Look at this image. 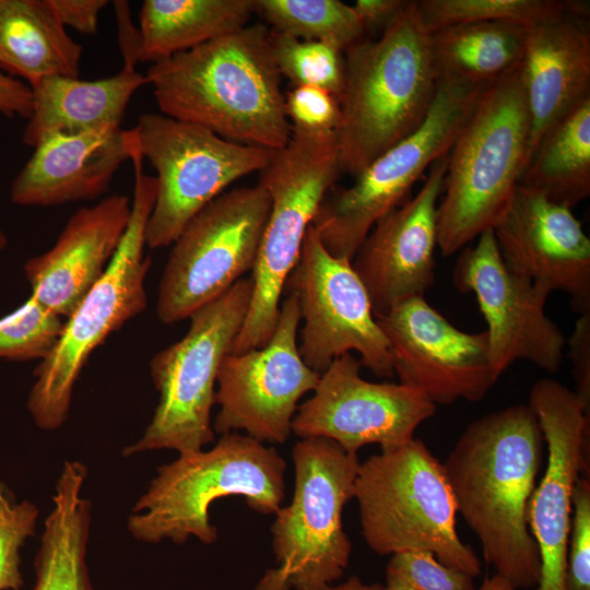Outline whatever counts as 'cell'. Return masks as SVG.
<instances>
[{"label": "cell", "mask_w": 590, "mask_h": 590, "mask_svg": "<svg viewBox=\"0 0 590 590\" xmlns=\"http://www.w3.org/2000/svg\"><path fill=\"white\" fill-rule=\"evenodd\" d=\"M375 318L388 341L394 376L435 405L460 399L481 401L499 378L489 358L486 332L459 330L424 296Z\"/></svg>", "instance_id": "obj_19"}, {"label": "cell", "mask_w": 590, "mask_h": 590, "mask_svg": "<svg viewBox=\"0 0 590 590\" xmlns=\"http://www.w3.org/2000/svg\"><path fill=\"white\" fill-rule=\"evenodd\" d=\"M131 144L133 201L121 243L104 275L64 321L52 351L34 370L27 410L44 430H56L67 422L75 381L90 354L148 304L144 282L151 260L144 256L145 229L157 180L143 173L144 158L137 142Z\"/></svg>", "instance_id": "obj_6"}, {"label": "cell", "mask_w": 590, "mask_h": 590, "mask_svg": "<svg viewBox=\"0 0 590 590\" xmlns=\"http://www.w3.org/2000/svg\"><path fill=\"white\" fill-rule=\"evenodd\" d=\"M528 405L547 446L544 475L527 510L540 555L535 590H565L574 488L580 476L590 477V409L573 390L550 378L532 386Z\"/></svg>", "instance_id": "obj_16"}, {"label": "cell", "mask_w": 590, "mask_h": 590, "mask_svg": "<svg viewBox=\"0 0 590 590\" xmlns=\"http://www.w3.org/2000/svg\"><path fill=\"white\" fill-rule=\"evenodd\" d=\"M285 287L298 298V352L309 368L321 375L334 358L355 351L377 377L394 376L388 341L352 261L330 255L311 224Z\"/></svg>", "instance_id": "obj_14"}, {"label": "cell", "mask_w": 590, "mask_h": 590, "mask_svg": "<svg viewBox=\"0 0 590 590\" xmlns=\"http://www.w3.org/2000/svg\"><path fill=\"white\" fill-rule=\"evenodd\" d=\"M256 12L257 0H145L138 61L155 63L234 33Z\"/></svg>", "instance_id": "obj_28"}, {"label": "cell", "mask_w": 590, "mask_h": 590, "mask_svg": "<svg viewBox=\"0 0 590 590\" xmlns=\"http://www.w3.org/2000/svg\"><path fill=\"white\" fill-rule=\"evenodd\" d=\"M294 492L275 511L271 527L275 566L255 590H329L342 577L352 552L342 512L354 498L356 453L322 438L293 448Z\"/></svg>", "instance_id": "obj_8"}, {"label": "cell", "mask_w": 590, "mask_h": 590, "mask_svg": "<svg viewBox=\"0 0 590 590\" xmlns=\"http://www.w3.org/2000/svg\"><path fill=\"white\" fill-rule=\"evenodd\" d=\"M519 185L573 208L590 196V97L581 102L543 135Z\"/></svg>", "instance_id": "obj_30"}, {"label": "cell", "mask_w": 590, "mask_h": 590, "mask_svg": "<svg viewBox=\"0 0 590 590\" xmlns=\"http://www.w3.org/2000/svg\"><path fill=\"white\" fill-rule=\"evenodd\" d=\"M337 144L341 174L356 177L424 122L437 92L429 32L416 0L377 39L343 51Z\"/></svg>", "instance_id": "obj_3"}, {"label": "cell", "mask_w": 590, "mask_h": 590, "mask_svg": "<svg viewBox=\"0 0 590 590\" xmlns=\"http://www.w3.org/2000/svg\"><path fill=\"white\" fill-rule=\"evenodd\" d=\"M299 322L298 298L288 293L269 342L224 357L216 378L220 411L212 425L214 433L244 430L262 444L288 439L298 401L314 391L320 378L299 355Z\"/></svg>", "instance_id": "obj_15"}, {"label": "cell", "mask_w": 590, "mask_h": 590, "mask_svg": "<svg viewBox=\"0 0 590 590\" xmlns=\"http://www.w3.org/2000/svg\"><path fill=\"white\" fill-rule=\"evenodd\" d=\"M354 498L362 534L375 553L425 551L473 578L481 574L477 555L458 535L457 505L442 463L421 439L362 462Z\"/></svg>", "instance_id": "obj_7"}, {"label": "cell", "mask_w": 590, "mask_h": 590, "mask_svg": "<svg viewBox=\"0 0 590 590\" xmlns=\"http://www.w3.org/2000/svg\"><path fill=\"white\" fill-rule=\"evenodd\" d=\"M269 42L279 72L294 86H318L339 99L344 80V60L341 50L320 42L302 40L273 30L270 31Z\"/></svg>", "instance_id": "obj_33"}, {"label": "cell", "mask_w": 590, "mask_h": 590, "mask_svg": "<svg viewBox=\"0 0 590 590\" xmlns=\"http://www.w3.org/2000/svg\"><path fill=\"white\" fill-rule=\"evenodd\" d=\"M33 110V91L30 85L0 70V113L13 118L28 119Z\"/></svg>", "instance_id": "obj_42"}, {"label": "cell", "mask_w": 590, "mask_h": 590, "mask_svg": "<svg viewBox=\"0 0 590 590\" xmlns=\"http://www.w3.org/2000/svg\"><path fill=\"white\" fill-rule=\"evenodd\" d=\"M251 294V278L239 279L189 317L179 341L153 356L150 373L158 402L141 437L127 445L122 456L161 449L185 455L214 441L211 411L217 373L243 327Z\"/></svg>", "instance_id": "obj_10"}, {"label": "cell", "mask_w": 590, "mask_h": 590, "mask_svg": "<svg viewBox=\"0 0 590 590\" xmlns=\"http://www.w3.org/2000/svg\"><path fill=\"white\" fill-rule=\"evenodd\" d=\"M285 113L292 132L296 133H333L340 121L339 99L312 85L294 86L285 95Z\"/></svg>", "instance_id": "obj_37"}, {"label": "cell", "mask_w": 590, "mask_h": 590, "mask_svg": "<svg viewBox=\"0 0 590 590\" xmlns=\"http://www.w3.org/2000/svg\"><path fill=\"white\" fill-rule=\"evenodd\" d=\"M521 71L530 122L527 164L546 131L590 97L587 21L565 14L529 28Z\"/></svg>", "instance_id": "obj_24"}, {"label": "cell", "mask_w": 590, "mask_h": 590, "mask_svg": "<svg viewBox=\"0 0 590 590\" xmlns=\"http://www.w3.org/2000/svg\"><path fill=\"white\" fill-rule=\"evenodd\" d=\"M373 590H389V589L381 585H373Z\"/></svg>", "instance_id": "obj_46"}, {"label": "cell", "mask_w": 590, "mask_h": 590, "mask_svg": "<svg viewBox=\"0 0 590 590\" xmlns=\"http://www.w3.org/2000/svg\"><path fill=\"white\" fill-rule=\"evenodd\" d=\"M329 590H373V585H365L358 577L352 576L339 586H332Z\"/></svg>", "instance_id": "obj_44"}, {"label": "cell", "mask_w": 590, "mask_h": 590, "mask_svg": "<svg viewBox=\"0 0 590 590\" xmlns=\"http://www.w3.org/2000/svg\"><path fill=\"white\" fill-rule=\"evenodd\" d=\"M529 28L499 22L452 25L429 32L437 81L487 86L522 61Z\"/></svg>", "instance_id": "obj_29"}, {"label": "cell", "mask_w": 590, "mask_h": 590, "mask_svg": "<svg viewBox=\"0 0 590 590\" xmlns=\"http://www.w3.org/2000/svg\"><path fill=\"white\" fill-rule=\"evenodd\" d=\"M493 231L510 270L568 294L578 315L590 310V239L570 208L518 185Z\"/></svg>", "instance_id": "obj_21"}, {"label": "cell", "mask_w": 590, "mask_h": 590, "mask_svg": "<svg viewBox=\"0 0 590 590\" xmlns=\"http://www.w3.org/2000/svg\"><path fill=\"white\" fill-rule=\"evenodd\" d=\"M385 587L389 590H475L472 576L440 563L425 551L391 555Z\"/></svg>", "instance_id": "obj_36"}, {"label": "cell", "mask_w": 590, "mask_h": 590, "mask_svg": "<svg viewBox=\"0 0 590 590\" xmlns=\"http://www.w3.org/2000/svg\"><path fill=\"white\" fill-rule=\"evenodd\" d=\"M544 444L534 412L516 404L470 423L442 462L485 562L516 590L535 588L540 577L527 510Z\"/></svg>", "instance_id": "obj_1"}, {"label": "cell", "mask_w": 590, "mask_h": 590, "mask_svg": "<svg viewBox=\"0 0 590 590\" xmlns=\"http://www.w3.org/2000/svg\"><path fill=\"white\" fill-rule=\"evenodd\" d=\"M424 122L373 161L349 187H332L311 225L327 251L352 261L373 226L405 202L423 173L446 157L485 86L437 81Z\"/></svg>", "instance_id": "obj_11"}, {"label": "cell", "mask_w": 590, "mask_h": 590, "mask_svg": "<svg viewBox=\"0 0 590 590\" xmlns=\"http://www.w3.org/2000/svg\"><path fill=\"white\" fill-rule=\"evenodd\" d=\"M340 174L335 132H292L287 145L259 172L257 184L264 188L271 204L250 276L249 308L232 354L263 347L271 339L281 295L298 261L307 228Z\"/></svg>", "instance_id": "obj_9"}, {"label": "cell", "mask_w": 590, "mask_h": 590, "mask_svg": "<svg viewBox=\"0 0 590 590\" xmlns=\"http://www.w3.org/2000/svg\"><path fill=\"white\" fill-rule=\"evenodd\" d=\"M56 16L66 27L93 35L97 32L101 11L108 4L107 0H49Z\"/></svg>", "instance_id": "obj_40"}, {"label": "cell", "mask_w": 590, "mask_h": 590, "mask_svg": "<svg viewBox=\"0 0 590 590\" xmlns=\"http://www.w3.org/2000/svg\"><path fill=\"white\" fill-rule=\"evenodd\" d=\"M134 66L125 62L117 74L106 79L50 76L31 86L33 110L23 131V143L35 148L52 134L73 135L121 126L132 95L148 84L145 74Z\"/></svg>", "instance_id": "obj_25"}, {"label": "cell", "mask_w": 590, "mask_h": 590, "mask_svg": "<svg viewBox=\"0 0 590 590\" xmlns=\"http://www.w3.org/2000/svg\"><path fill=\"white\" fill-rule=\"evenodd\" d=\"M83 47L49 0H0V70L30 86L50 76L79 78Z\"/></svg>", "instance_id": "obj_27"}, {"label": "cell", "mask_w": 590, "mask_h": 590, "mask_svg": "<svg viewBox=\"0 0 590 590\" xmlns=\"http://www.w3.org/2000/svg\"><path fill=\"white\" fill-rule=\"evenodd\" d=\"M410 0H356L352 5L364 32L381 33L402 13Z\"/></svg>", "instance_id": "obj_41"}, {"label": "cell", "mask_w": 590, "mask_h": 590, "mask_svg": "<svg viewBox=\"0 0 590 590\" xmlns=\"http://www.w3.org/2000/svg\"><path fill=\"white\" fill-rule=\"evenodd\" d=\"M133 129L143 158L157 173L145 229L151 249L172 245L200 210L239 178L261 172L276 152L231 142L165 115L143 114Z\"/></svg>", "instance_id": "obj_12"}, {"label": "cell", "mask_w": 590, "mask_h": 590, "mask_svg": "<svg viewBox=\"0 0 590 590\" xmlns=\"http://www.w3.org/2000/svg\"><path fill=\"white\" fill-rule=\"evenodd\" d=\"M452 280L456 288L473 293L477 299L487 324L489 358L498 376L518 359L548 373L560 368L566 338L545 314L552 292L507 267L493 229L460 251Z\"/></svg>", "instance_id": "obj_17"}, {"label": "cell", "mask_w": 590, "mask_h": 590, "mask_svg": "<svg viewBox=\"0 0 590 590\" xmlns=\"http://www.w3.org/2000/svg\"><path fill=\"white\" fill-rule=\"evenodd\" d=\"M39 509L31 500H17L0 481V590H21L24 586L21 552L35 535Z\"/></svg>", "instance_id": "obj_35"}, {"label": "cell", "mask_w": 590, "mask_h": 590, "mask_svg": "<svg viewBox=\"0 0 590 590\" xmlns=\"http://www.w3.org/2000/svg\"><path fill=\"white\" fill-rule=\"evenodd\" d=\"M86 465L66 460L55 484L35 556L33 590H93L86 554L92 505L83 495Z\"/></svg>", "instance_id": "obj_26"}, {"label": "cell", "mask_w": 590, "mask_h": 590, "mask_svg": "<svg viewBox=\"0 0 590 590\" xmlns=\"http://www.w3.org/2000/svg\"><path fill=\"white\" fill-rule=\"evenodd\" d=\"M130 216V199L122 194L73 213L55 245L24 264L31 296L68 318L106 272Z\"/></svg>", "instance_id": "obj_22"}, {"label": "cell", "mask_w": 590, "mask_h": 590, "mask_svg": "<svg viewBox=\"0 0 590 590\" xmlns=\"http://www.w3.org/2000/svg\"><path fill=\"white\" fill-rule=\"evenodd\" d=\"M529 114L521 63L479 94L447 156L437 205V248L461 251L493 229L527 162Z\"/></svg>", "instance_id": "obj_4"}, {"label": "cell", "mask_w": 590, "mask_h": 590, "mask_svg": "<svg viewBox=\"0 0 590 590\" xmlns=\"http://www.w3.org/2000/svg\"><path fill=\"white\" fill-rule=\"evenodd\" d=\"M286 463L273 447L227 433L209 450L179 455L157 468L127 520L139 542L176 544L217 540L209 509L216 499L239 496L257 512L275 514L284 498Z\"/></svg>", "instance_id": "obj_5"}, {"label": "cell", "mask_w": 590, "mask_h": 590, "mask_svg": "<svg viewBox=\"0 0 590 590\" xmlns=\"http://www.w3.org/2000/svg\"><path fill=\"white\" fill-rule=\"evenodd\" d=\"M428 32L461 24L499 22L531 28L567 14L560 0H416Z\"/></svg>", "instance_id": "obj_32"}, {"label": "cell", "mask_w": 590, "mask_h": 590, "mask_svg": "<svg viewBox=\"0 0 590 590\" xmlns=\"http://www.w3.org/2000/svg\"><path fill=\"white\" fill-rule=\"evenodd\" d=\"M130 161V133L120 126L42 139L11 186L13 203L52 206L93 200L109 190L115 173Z\"/></svg>", "instance_id": "obj_23"}, {"label": "cell", "mask_w": 590, "mask_h": 590, "mask_svg": "<svg viewBox=\"0 0 590 590\" xmlns=\"http://www.w3.org/2000/svg\"><path fill=\"white\" fill-rule=\"evenodd\" d=\"M256 13L273 31L342 52L365 35L352 5L340 0H257Z\"/></svg>", "instance_id": "obj_31"}, {"label": "cell", "mask_w": 590, "mask_h": 590, "mask_svg": "<svg viewBox=\"0 0 590 590\" xmlns=\"http://www.w3.org/2000/svg\"><path fill=\"white\" fill-rule=\"evenodd\" d=\"M565 590H590V477L580 476L574 488Z\"/></svg>", "instance_id": "obj_38"}, {"label": "cell", "mask_w": 590, "mask_h": 590, "mask_svg": "<svg viewBox=\"0 0 590 590\" xmlns=\"http://www.w3.org/2000/svg\"><path fill=\"white\" fill-rule=\"evenodd\" d=\"M64 321L30 296L0 318V359H44L57 344Z\"/></svg>", "instance_id": "obj_34"}, {"label": "cell", "mask_w": 590, "mask_h": 590, "mask_svg": "<svg viewBox=\"0 0 590 590\" xmlns=\"http://www.w3.org/2000/svg\"><path fill=\"white\" fill-rule=\"evenodd\" d=\"M262 186L224 191L172 244L158 287L156 314L173 324L229 290L252 270L270 211Z\"/></svg>", "instance_id": "obj_13"}, {"label": "cell", "mask_w": 590, "mask_h": 590, "mask_svg": "<svg viewBox=\"0 0 590 590\" xmlns=\"http://www.w3.org/2000/svg\"><path fill=\"white\" fill-rule=\"evenodd\" d=\"M479 590H516L506 579L499 575L485 577Z\"/></svg>", "instance_id": "obj_43"}, {"label": "cell", "mask_w": 590, "mask_h": 590, "mask_svg": "<svg viewBox=\"0 0 590 590\" xmlns=\"http://www.w3.org/2000/svg\"><path fill=\"white\" fill-rule=\"evenodd\" d=\"M447 156L429 167L428 176L413 198L373 226L352 259L375 317L410 298L424 296L434 284L437 205Z\"/></svg>", "instance_id": "obj_20"}, {"label": "cell", "mask_w": 590, "mask_h": 590, "mask_svg": "<svg viewBox=\"0 0 590 590\" xmlns=\"http://www.w3.org/2000/svg\"><path fill=\"white\" fill-rule=\"evenodd\" d=\"M351 352L332 361L320 375L314 394L298 405L292 432L303 438L322 437L350 453L370 444L381 450L402 446L436 411L421 391L391 382H370Z\"/></svg>", "instance_id": "obj_18"}, {"label": "cell", "mask_w": 590, "mask_h": 590, "mask_svg": "<svg viewBox=\"0 0 590 590\" xmlns=\"http://www.w3.org/2000/svg\"><path fill=\"white\" fill-rule=\"evenodd\" d=\"M566 343L573 364L574 392L590 409V310L579 315Z\"/></svg>", "instance_id": "obj_39"}, {"label": "cell", "mask_w": 590, "mask_h": 590, "mask_svg": "<svg viewBox=\"0 0 590 590\" xmlns=\"http://www.w3.org/2000/svg\"><path fill=\"white\" fill-rule=\"evenodd\" d=\"M8 239L5 234L0 229V250L7 246Z\"/></svg>", "instance_id": "obj_45"}, {"label": "cell", "mask_w": 590, "mask_h": 590, "mask_svg": "<svg viewBox=\"0 0 590 590\" xmlns=\"http://www.w3.org/2000/svg\"><path fill=\"white\" fill-rule=\"evenodd\" d=\"M270 30L255 23L152 63L145 76L163 115L239 144L279 151L291 140Z\"/></svg>", "instance_id": "obj_2"}]
</instances>
